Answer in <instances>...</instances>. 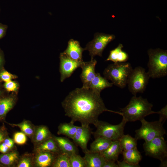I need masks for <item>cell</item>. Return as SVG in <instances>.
<instances>
[{
  "label": "cell",
  "mask_w": 167,
  "mask_h": 167,
  "mask_svg": "<svg viewBox=\"0 0 167 167\" xmlns=\"http://www.w3.org/2000/svg\"><path fill=\"white\" fill-rule=\"evenodd\" d=\"M65 115L71 122H80L81 125L94 124L100 115L108 111L121 115L120 112L108 109L100 93L90 88H76L71 92L62 102Z\"/></svg>",
  "instance_id": "6da1fadb"
},
{
  "label": "cell",
  "mask_w": 167,
  "mask_h": 167,
  "mask_svg": "<svg viewBox=\"0 0 167 167\" xmlns=\"http://www.w3.org/2000/svg\"><path fill=\"white\" fill-rule=\"evenodd\" d=\"M152 107L153 105L147 99L134 96L126 106L121 109L120 111L123 118L127 122H135L140 121L150 114L157 113V112L152 110Z\"/></svg>",
  "instance_id": "7a4b0ae2"
},
{
  "label": "cell",
  "mask_w": 167,
  "mask_h": 167,
  "mask_svg": "<svg viewBox=\"0 0 167 167\" xmlns=\"http://www.w3.org/2000/svg\"><path fill=\"white\" fill-rule=\"evenodd\" d=\"M133 69L129 62L114 63L105 69L103 74L104 77L110 80L113 84L123 88L127 84Z\"/></svg>",
  "instance_id": "3957f363"
},
{
  "label": "cell",
  "mask_w": 167,
  "mask_h": 167,
  "mask_svg": "<svg viewBox=\"0 0 167 167\" xmlns=\"http://www.w3.org/2000/svg\"><path fill=\"white\" fill-rule=\"evenodd\" d=\"M149 60L147 73L150 78H160L167 75V51L160 48L148 51Z\"/></svg>",
  "instance_id": "277c9868"
},
{
  "label": "cell",
  "mask_w": 167,
  "mask_h": 167,
  "mask_svg": "<svg viewBox=\"0 0 167 167\" xmlns=\"http://www.w3.org/2000/svg\"><path fill=\"white\" fill-rule=\"evenodd\" d=\"M126 122L122 118L120 123L113 125L98 120L94 124L96 130L92 134L95 139L102 137L112 141L117 140L124 134V128Z\"/></svg>",
  "instance_id": "5b68a950"
},
{
  "label": "cell",
  "mask_w": 167,
  "mask_h": 167,
  "mask_svg": "<svg viewBox=\"0 0 167 167\" xmlns=\"http://www.w3.org/2000/svg\"><path fill=\"white\" fill-rule=\"evenodd\" d=\"M140 121L141 127L135 131V137L137 140L142 139L148 142L156 137L163 136L166 134L163 124L159 120L149 122L143 118Z\"/></svg>",
  "instance_id": "8992f818"
},
{
  "label": "cell",
  "mask_w": 167,
  "mask_h": 167,
  "mask_svg": "<svg viewBox=\"0 0 167 167\" xmlns=\"http://www.w3.org/2000/svg\"><path fill=\"white\" fill-rule=\"evenodd\" d=\"M150 77L144 68L137 66L133 70L129 76L127 85L129 91L134 96L145 90Z\"/></svg>",
  "instance_id": "52a82bcc"
},
{
  "label": "cell",
  "mask_w": 167,
  "mask_h": 167,
  "mask_svg": "<svg viewBox=\"0 0 167 167\" xmlns=\"http://www.w3.org/2000/svg\"><path fill=\"white\" fill-rule=\"evenodd\" d=\"M143 148L147 156L162 161L167 159V144L163 136L157 137L150 141L145 142Z\"/></svg>",
  "instance_id": "ba28073f"
},
{
  "label": "cell",
  "mask_w": 167,
  "mask_h": 167,
  "mask_svg": "<svg viewBox=\"0 0 167 167\" xmlns=\"http://www.w3.org/2000/svg\"><path fill=\"white\" fill-rule=\"evenodd\" d=\"M115 38V36L113 34L96 33L93 39L86 45L84 50L88 51L91 58H93L95 56L101 57L107 45Z\"/></svg>",
  "instance_id": "9c48e42d"
},
{
  "label": "cell",
  "mask_w": 167,
  "mask_h": 167,
  "mask_svg": "<svg viewBox=\"0 0 167 167\" xmlns=\"http://www.w3.org/2000/svg\"><path fill=\"white\" fill-rule=\"evenodd\" d=\"M60 72L61 82L70 77L78 68L80 67L82 62L72 59L64 52L60 54Z\"/></svg>",
  "instance_id": "30bf717a"
},
{
  "label": "cell",
  "mask_w": 167,
  "mask_h": 167,
  "mask_svg": "<svg viewBox=\"0 0 167 167\" xmlns=\"http://www.w3.org/2000/svg\"><path fill=\"white\" fill-rule=\"evenodd\" d=\"M96 64L97 61L94 58H91L89 61H83L82 63L80 78L83 84L82 88H88L90 82L96 74L95 68Z\"/></svg>",
  "instance_id": "8fae6325"
},
{
  "label": "cell",
  "mask_w": 167,
  "mask_h": 167,
  "mask_svg": "<svg viewBox=\"0 0 167 167\" xmlns=\"http://www.w3.org/2000/svg\"><path fill=\"white\" fill-rule=\"evenodd\" d=\"M92 133L89 125L78 126L74 136L72 139L73 142L79 146L84 153L88 149L87 144Z\"/></svg>",
  "instance_id": "7c38bea8"
},
{
  "label": "cell",
  "mask_w": 167,
  "mask_h": 167,
  "mask_svg": "<svg viewBox=\"0 0 167 167\" xmlns=\"http://www.w3.org/2000/svg\"><path fill=\"white\" fill-rule=\"evenodd\" d=\"M84 51V48L80 46L78 41L71 39L68 41L67 47L63 52L72 59L82 62L83 61L82 54Z\"/></svg>",
  "instance_id": "4fadbf2b"
},
{
  "label": "cell",
  "mask_w": 167,
  "mask_h": 167,
  "mask_svg": "<svg viewBox=\"0 0 167 167\" xmlns=\"http://www.w3.org/2000/svg\"><path fill=\"white\" fill-rule=\"evenodd\" d=\"M84 153L86 167H103L106 160L101 153L88 149Z\"/></svg>",
  "instance_id": "5bb4252c"
},
{
  "label": "cell",
  "mask_w": 167,
  "mask_h": 167,
  "mask_svg": "<svg viewBox=\"0 0 167 167\" xmlns=\"http://www.w3.org/2000/svg\"><path fill=\"white\" fill-rule=\"evenodd\" d=\"M61 152L67 154L69 156L73 153H78L75 144L67 138L60 137H53Z\"/></svg>",
  "instance_id": "9a60e30c"
},
{
  "label": "cell",
  "mask_w": 167,
  "mask_h": 167,
  "mask_svg": "<svg viewBox=\"0 0 167 167\" xmlns=\"http://www.w3.org/2000/svg\"><path fill=\"white\" fill-rule=\"evenodd\" d=\"M122 151L119 142L117 140L112 141L108 148L101 154L106 161L115 162L118 160L119 155L122 153Z\"/></svg>",
  "instance_id": "2e32d148"
},
{
  "label": "cell",
  "mask_w": 167,
  "mask_h": 167,
  "mask_svg": "<svg viewBox=\"0 0 167 167\" xmlns=\"http://www.w3.org/2000/svg\"><path fill=\"white\" fill-rule=\"evenodd\" d=\"M113 85L112 83L109 82L105 77H102L100 73H96L90 82L88 88L101 93L103 90L112 87Z\"/></svg>",
  "instance_id": "e0dca14e"
},
{
  "label": "cell",
  "mask_w": 167,
  "mask_h": 167,
  "mask_svg": "<svg viewBox=\"0 0 167 167\" xmlns=\"http://www.w3.org/2000/svg\"><path fill=\"white\" fill-rule=\"evenodd\" d=\"M123 45L119 44L117 47L110 51L106 61H111L114 63L126 62L128 59V54L122 50Z\"/></svg>",
  "instance_id": "ac0fdd59"
},
{
  "label": "cell",
  "mask_w": 167,
  "mask_h": 167,
  "mask_svg": "<svg viewBox=\"0 0 167 167\" xmlns=\"http://www.w3.org/2000/svg\"><path fill=\"white\" fill-rule=\"evenodd\" d=\"M55 154L49 152L40 151L36 158V165L40 167L52 166L57 155Z\"/></svg>",
  "instance_id": "d6986e66"
},
{
  "label": "cell",
  "mask_w": 167,
  "mask_h": 167,
  "mask_svg": "<svg viewBox=\"0 0 167 167\" xmlns=\"http://www.w3.org/2000/svg\"><path fill=\"white\" fill-rule=\"evenodd\" d=\"M112 142V141L103 137L97 138L90 144L89 150L101 153L108 148Z\"/></svg>",
  "instance_id": "ffe728a7"
},
{
  "label": "cell",
  "mask_w": 167,
  "mask_h": 167,
  "mask_svg": "<svg viewBox=\"0 0 167 167\" xmlns=\"http://www.w3.org/2000/svg\"><path fill=\"white\" fill-rule=\"evenodd\" d=\"M122 153L123 160L133 165H138L142 158L141 154L137 148L128 151H123Z\"/></svg>",
  "instance_id": "44dd1931"
},
{
  "label": "cell",
  "mask_w": 167,
  "mask_h": 167,
  "mask_svg": "<svg viewBox=\"0 0 167 167\" xmlns=\"http://www.w3.org/2000/svg\"><path fill=\"white\" fill-rule=\"evenodd\" d=\"M74 124V123L71 121L69 123H61L58 127V134L63 135L72 139L78 127Z\"/></svg>",
  "instance_id": "7402d4cb"
},
{
  "label": "cell",
  "mask_w": 167,
  "mask_h": 167,
  "mask_svg": "<svg viewBox=\"0 0 167 167\" xmlns=\"http://www.w3.org/2000/svg\"><path fill=\"white\" fill-rule=\"evenodd\" d=\"M40 151H46L57 154L61 152L53 137L41 143L37 148Z\"/></svg>",
  "instance_id": "603a6c76"
},
{
  "label": "cell",
  "mask_w": 167,
  "mask_h": 167,
  "mask_svg": "<svg viewBox=\"0 0 167 167\" xmlns=\"http://www.w3.org/2000/svg\"><path fill=\"white\" fill-rule=\"evenodd\" d=\"M118 140L123 151H128L137 148V140L128 134H123Z\"/></svg>",
  "instance_id": "cb8c5ba5"
},
{
  "label": "cell",
  "mask_w": 167,
  "mask_h": 167,
  "mask_svg": "<svg viewBox=\"0 0 167 167\" xmlns=\"http://www.w3.org/2000/svg\"><path fill=\"white\" fill-rule=\"evenodd\" d=\"M52 137L48 127L42 126L38 128L35 133L34 141L36 143H41Z\"/></svg>",
  "instance_id": "d4e9b609"
},
{
  "label": "cell",
  "mask_w": 167,
  "mask_h": 167,
  "mask_svg": "<svg viewBox=\"0 0 167 167\" xmlns=\"http://www.w3.org/2000/svg\"><path fill=\"white\" fill-rule=\"evenodd\" d=\"M52 166L71 167L69 161V156L67 154L62 152L57 154Z\"/></svg>",
  "instance_id": "484cf974"
},
{
  "label": "cell",
  "mask_w": 167,
  "mask_h": 167,
  "mask_svg": "<svg viewBox=\"0 0 167 167\" xmlns=\"http://www.w3.org/2000/svg\"><path fill=\"white\" fill-rule=\"evenodd\" d=\"M14 100L11 97L0 100V117H3L13 107Z\"/></svg>",
  "instance_id": "4316f807"
},
{
  "label": "cell",
  "mask_w": 167,
  "mask_h": 167,
  "mask_svg": "<svg viewBox=\"0 0 167 167\" xmlns=\"http://www.w3.org/2000/svg\"><path fill=\"white\" fill-rule=\"evenodd\" d=\"M69 161L71 167H86L84 159L78 154L73 153L71 155Z\"/></svg>",
  "instance_id": "83f0119b"
},
{
  "label": "cell",
  "mask_w": 167,
  "mask_h": 167,
  "mask_svg": "<svg viewBox=\"0 0 167 167\" xmlns=\"http://www.w3.org/2000/svg\"><path fill=\"white\" fill-rule=\"evenodd\" d=\"M17 153L14 152L0 155V162L6 165L12 164L18 159Z\"/></svg>",
  "instance_id": "f1b7e54d"
},
{
  "label": "cell",
  "mask_w": 167,
  "mask_h": 167,
  "mask_svg": "<svg viewBox=\"0 0 167 167\" xmlns=\"http://www.w3.org/2000/svg\"><path fill=\"white\" fill-rule=\"evenodd\" d=\"M13 126H18L21 130L26 135L29 136H31L34 134V130L28 122L27 121L23 122L17 124H12Z\"/></svg>",
  "instance_id": "f546056e"
},
{
  "label": "cell",
  "mask_w": 167,
  "mask_h": 167,
  "mask_svg": "<svg viewBox=\"0 0 167 167\" xmlns=\"http://www.w3.org/2000/svg\"><path fill=\"white\" fill-rule=\"evenodd\" d=\"M27 140L26 135L23 132H17L14 135V141L17 144L23 145L26 143Z\"/></svg>",
  "instance_id": "4dcf8cb0"
},
{
  "label": "cell",
  "mask_w": 167,
  "mask_h": 167,
  "mask_svg": "<svg viewBox=\"0 0 167 167\" xmlns=\"http://www.w3.org/2000/svg\"><path fill=\"white\" fill-rule=\"evenodd\" d=\"M4 86L6 89L9 92L15 91L18 86L16 82L11 80L6 82Z\"/></svg>",
  "instance_id": "1f68e13d"
},
{
  "label": "cell",
  "mask_w": 167,
  "mask_h": 167,
  "mask_svg": "<svg viewBox=\"0 0 167 167\" xmlns=\"http://www.w3.org/2000/svg\"><path fill=\"white\" fill-rule=\"evenodd\" d=\"M157 114H159V121L163 124L167 118V106L166 105L160 111H157Z\"/></svg>",
  "instance_id": "d6a6232c"
},
{
  "label": "cell",
  "mask_w": 167,
  "mask_h": 167,
  "mask_svg": "<svg viewBox=\"0 0 167 167\" xmlns=\"http://www.w3.org/2000/svg\"><path fill=\"white\" fill-rule=\"evenodd\" d=\"M0 78L6 82L15 78V76L6 71H3L0 73Z\"/></svg>",
  "instance_id": "836d02e7"
},
{
  "label": "cell",
  "mask_w": 167,
  "mask_h": 167,
  "mask_svg": "<svg viewBox=\"0 0 167 167\" xmlns=\"http://www.w3.org/2000/svg\"><path fill=\"white\" fill-rule=\"evenodd\" d=\"M31 162L29 159L25 157L22 159L19 162L18 167H30L31 166Z\"/></svg>",
  "instance_id": "e575fe53"
},
{
  "label": "cell",
  "mask_w": 167,
  "mask_h": 167,
  "mask_svg": "<svg viewBox=\"0 0 167 167\" xmlns=\"http://www.w3.org/2000/svg\"><path fill=\"white\" fill-rule=\"evenodd\" d=\"M117 164L118 167H139L140 165H134L128 163L123 160L122 161L117 160Z\"/></svg>",
  "instance_id": "d590c367"
},
{
  "label": "cell",
  "mask_w": 167,
  "mask_h": 167,
  "mask_svg": "<svg viewBox=\"0 0 167 167\" xmlns=\"http://www.w3.org/2000/svg\"><path fill=\"white\" fill-rule=\"evenodd\" d=\"M7 28V25L0 23V39L5 36Z\"/></svg>",
  "instance_id": "8d00e7d4"
},
{
  "label": "cell",
  "mask_w": 167,
  "mask_h": 167,
  "mask_svg": "<svg viewBox=\"0 0 167 167\" xmlns=\"http://www.w3.org/2000/svg\"><path fill=\"white\" fill-rule=\"evenodd\" d=\"M113 161H106L103 167H118L117 164Z\"/></svg>",
  "instance_id": "74e56055"
},
{
  "label": "cell",
  "mask_w": 167,
  "mask_h": 167,
  "mask_svg": "<svg viewBox=\"0 0 167 167\" xmlns=\"http://www.w3.org/2000/svg\"><path fill=\"white\" fill-rule=\"evenodd\" d=\"M14 141L10 139L7 138L5 139L3 141V142L8 146L10 149H11L14 146Z\"/></svg>",
  "instance_id": "f35d334b"
},
{
  "label": "cell",
  "mask_w": 167,
  "mask_h": 167,
  "mask_svg": "<svg viewBox=\"0 0 167 167\" xmlns=\"http://www.w3.org/2000/svg\"><path fill=\"white\" fill-rule=\"evenodd\" d=\"M9 149H10L9 148L4 142L0 144V152H1L3 153H5Z\"/></svg>",
  "instance_id": "ab89813d"
},
{
  "label": "cell",
  "mask_w": 167,
  "mask_h": 167,
  "mask_svg": "<svg viewBox=\"0 0 167 167\" xmlns=\"http://www.w3.org/2000/svg\"><path fill=\"white\" fill-rule=\"evenodd\" d=\"M167 159L165 160L162 161H161V163L160 165V167H167Z\"/></svg>",
  "instance_id": "60d3db41"
},
{
  "label": "cell",
  "mask_w": 167,
  "mask_h": 167,
  "mask_svg": "<svg viewBox=\"0 0 167 167\" xmlns=\"http://www.w3.org/2000/svg\"><path fill=\"white\" fill-rule=\"evenodd\" d=\"M4 133L1 131H0V143L4 140Z\"/></svg>",
  "instance_id": "b9f144b4"
},
{
  "label": "cell",
  "mask_w": 167,
  "mask_h": 167,
  "mask_svg": "<svg viewBox=\"0 0 167 167\" xmlns=\"http://www.w3.org/2000/svg\"><path fill=\"white\" fill-rule=\"evenodd\" d=\"M2 61V56L0 53V65H1Z\"/></svg>",
  "instance_id": "7bdbcfd3"
},
{
  "label": "cell",
  "mask_w": 167,
  "mask_h": 167,
  "mask_svg": "<svg viewBox=\"0 0 167 167\" xmlns=\"http://www.w3.org/2000/svg\"><path fill=\"white\" fill-rule=\"evenodd\" d=\"M0 94H1V92H0Z\"/></svg>",
  "instance_id": "ee69618b"
}]
</instances>
